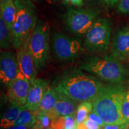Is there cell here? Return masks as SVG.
I'll return each mask as SVG.
<instances>
[{
    "label": "cell",
    "instance_id": "6da1fadb",
    "mask_svg": "<svg viewBox=\"0 0 129 129\" xmlns=\"http://www.w3.org/2000/svg\"><path fill=\"white\" fill-rule=\"evenodd\" d=\"M103 85L96 77L84 73L81 69L75 68L64 72L53 88L58 94L76 102H93Z\"/></svg>",
    "mask_w": 129,
    "mask_h": 129
},
{
    "label": "cell",
    "instance_id": "7a4b0ae2",
    "mask_svg": "<svg viewBox=\"0 0 129 129\" xmlns=\"http://www.w3.org/2000/svg\"><path fill=\"white\" fill-rule=\"evenodd\" d=\"M127 92L122 83L104 85L98 96L93 102V111L105 124H120L125 122L122 118L121 107Z\"/></svg>",
    "mask_w": 129,
    "mask_h": 129
},
{
    "label": "cell",
    "instance_id": "3957f363",
    "mask_svg": "<svg viewBox=\"0 0 129 129\" xmlns=\"http://www.w3.org/2000/svg\"><path fill=\"white\" fill-rule=\"evenodd\" d=\"M79 69L109 84L122 83L128 74L121 62L111 55L87 56L81 63Z\"/></svg>",
    "mask_w": 129,
    "mask_h": 129
},
{
    "label": "cell",
    "instance_id": "277c9868",
    "mask_svg": "<svg viewBox=\"0 0 129 129\" xmlns=\"http://www.w3.org/2000/svg\"><path fill=\"white\" fill-rule=\"evenodd\" d=\"M17 14L13 28L14 48L17 50L22 43L30 38L37 23L36 7L30 0H17L14 2Z\"/></svg>",
    "mask_w": 129,
    "mask_h": 129
},
{
    "label": "cell",
    "instance_id": "5b68a950",
    "mask_svg": "<svg viewBox=\"0 0 129 129\" xmlns=\"http://www.w3.org/2000/svg\"><path fill=\"white\" fill-rule=\"evenodd\" d=\"M111 32V21L107 18L99 17L85 35L84 48L92 54L106 52L110 46Z\"/></svg>",
    "mask_w": 129,
    "mask_h": 129
},
{
    "label": "cell",
    "instance_id": "8992f818",
    "mask_svg": "<svg viewBox=\"0 0 129 129\" xmlns=\"http://www.w3.org/2000/svg\"><path fill=\"white\" fill-rule=\"evenodd\" d=\"M99 13L98 8H69L63 17L66 29L77 37L85 36Z\"/></svg>",
    "mask_w": 129,
    "mask_h": 129
},
{
    "label": "cell",
    "instance_id": "52a82bcc",
    "mask_svg": "<svg viewBox=\"0 0 129 129\" xmlns=\"http://www.w3.org/2000/svg\"><path fill=\"white\" fill-rule=\"evenodd\" d=\"M49 25L39 20L30 36L29 46L37 71L44 68L49 60Z\"/></svg>",
    "mask_w": 129,
    "mask_h": 129
},
{
    "label": "cell",
    "instance_id": "ba28073f",
    "mask_svg": "<svg viewBox=\"0 0 129 129\" xmlns=\"http://www.w3.org/2000/svg\"><path fill=\"white\" fill-rule=\"evenodd\" d=\"M53 53L58 60L73 62L83 51V46L77 38L55 31L52 37Z\"/></svg>",
    "mask_w": 129,
    "mask_h": 129
},
{
    "label": "cell",
    "instance_id": "9c48e42d",
    "mask_svg": "<svg viewBox=\"0 0 129 129\" xmlns=\"http://www.w3.org/2000/svg\"><path fill=\"white\" fill-rule=\"evenodd\" d=\"M30 83L22 72L7 85V99L11 105L25 106L28 98Z\"/></svg>",
    "mask_w": 129,
    "mask_h": 129
},
{
    "label": "cell",
    "instance_id": "30bf717a",
    "mask_svg": "<svg viewBox=\"0 0 129 129\" xmlns=\"http://www.w3.org/2000/svg\"><path fill=\"white\" fill-rule=\"evenodd\" d=\"M29 41V38L22 43L17 50V61L20 72L28 79L30 84H32L37 79V70L30 50Z\"/></svg>",
    "mask_w": 129,
    "mask_h": 129
},
{
    "label": "cell",
    "instance_id": "8fae6325",
    "mask_svg": "<svg viewBox=\"0 0 129 129\" xmlns=\"http://www.w3.org/2000/svg\"><path fill=\"white\" fill-rule=\"evenodd\" d=\"M18 63L14 53L3 50L0 54V79L6 85L9 84L19 72Z\"/></svg>",
    "mask_w": 129,
    "mask_h": 129
},
{
    "label": "cell",
    "instance_id": "7c38bea8",
    "mask_svg": "<svg viewBox=\"0 0 129 129\" xmlns=\"http://www.w3.org/2000/svg\"><path fill=\"white\" fill-rule=\"evenodd\" d=\"M129 54V26L119 29L114 35L111 45V55L125 62Z\"/></svg>",
    "mask_w": 129,
    "mask_h": 129
},
{
    "label": "cell",
    "instance_id": "4fadbf2b",
    "mask_svg": "<svg viewBox=\"0 0 129 129\" xmlns=\"http://www.w3.org/2000/svg\"><path fill=\"white\" fill-rule=\"evenodd\" d=\"M49 87L43 78H37L33 84H30L26 107L29 110L37 113L40 104Z\"/></svg>",
    "mask_w": 129,
    "mask_h": 129
},
{
    "label": "cell",
    "instance_id": "5bb4252c",
    "mask_svg": "<svg viewBox=\"0 0 129 129\" xmlns=\"http://www.w3.org/2000/svg\"><path fill=\"white\" fill-rule=\"evenodd\" d=\"M58 95L59 99L53 111V113L56 117L75 115L78 107L77 105L79 103L72 101L66 96L59 94Z\"/></svg>",
    "mask_w": 129,
    "mask_h": 129
},
{
    "label": "cell",
    "instance_id": "9a60e30c",
    "mask_svg": "<svg viewBox=\"0 0 129 129\" xmlns=\"http://www.w3.org/2000/svg\"><path fill=\"white\" fill-rule=\"evenodd\" d=\"M16 14L17 9L13 1L0 4V17H2L12 32L16 20Z\"/></svg>",
    "mask_w": 129,
    "mask_h": 129
},
{
    "label": "cell",
    "instance_id": "2e32d148",
    "mask_svg": "<svg viewBox=\"0 0 129 129\" xmlns=\"http://www.w3.org/2000/svg\"><path fill=\"white\" fill-rule=\"evenodd\" d=\"M59 99L57 93L53 88L48 87L40 104L38 112L48 114L53 111Z\"/></svg>",
    "mask_w": 129,
    "mask_h": 129
},
{
    "label": "cell",
    "instance_id": "e0dca14e",
    "mask_svg": "<svg viewBox=\"0 0 129 129\" xmlns=\"http://www.w3.org/2000/svg\"><path fill=\"white\" fill-rule=\"evenodd\" d=\"M25 106H17L11 105L6 111L1 119L0 125L3 128H8L14 125L16 121L18 118L21 110Z\"/></svg>",
    "mask_w": 129,
    "mask_h": 129
},
{
    "label": "cell",
    "instance_id": "ac0fdd59",
    "mask_svg": "<svg viewBox=\"0 0 129 129\" xmlns=\"http://www.w3.org/2000/svg\"><path fill=\"white\" fill-rule=\"evenodd\" d=\"M0 47L4 50L14 47L13 33L2 17H0Z\"/></svg>",
    "mask_w": 129,
    "mask_h": 129
},
{
    "label": "cell",
    "instance_id": "d6986e66",
    "mask_svg": "<svg viewBox=\"0 0 129 129\" xmlns=\"http://www.w3.org/2000/svg\"><path fill=\"white\" fill-rule=\"evenodd\" d=\"M36 124V113L32 112L25 106L20 111L14 125H25L32 128Z\"/></svg>",
    "mask_w": 129,
    "mask_h": 129
},
{
    "label": "cell",
    "instance_id": "ffe728a7",
    "mask_svg": "<svg viewBox=\"0 0 129 129\" xmlns=\"http://www.w3.org/2000/svg\"><path fill=\"white\" fill-rule=\"evenodd\" d=\"M93 111V103L91 102H84L80 103L77 107L75 114L77 125L84 122L88 114Z\"/></svg>",
    "mask_w": 129,
    "mask_h": 129
},
{
    "label": "cell",
    "instance_id": "44dd1931",
    "mask_svg": "<svg viewBox=\"0 0 129 129\" xmlns=\"http://www.w3.org/2000/svg\"><path fill=\"white\" fill-rule=\"evenodd\" d=\"M51 122V119L47 113L41 112L36 113V124L35 125L42 128H49Z\"/></svg>",
    "mask_w": 129,
    "mask_h": 129
},
{
    "label": "cell",
    "instance_id": "7402d4cb",
    "mask_svg": "<svg viewBox=\"0 0 129 129\" xmlns=\"http://www.w3.org/2000/svg\"><path fill=\"white\" fill-rule=\"evenodd\" d=\"M121 114L124 121L129 123V90L127 91L122 102Z\"/></svg>",
    "mask_w": 129,
    "mask_h": 129
},
{
    "label": "cell",
    "instance_id": "603a6c76",
    "mask_svg": "<svg viewBox=\"0 0 129 129\" xmlns=\"http://www.w3.org/2000/svg\"><path fill=\"white\" fill-rule=\"evenodd\" d=\"M50 127L54 129H65L64 117H58L51 120Z\"/></svg>",
    "mask_w": 129,
    "mask_h": 129
},
{
    "label": "cell",
    "instance_id": "cb8c5ba5",
    "mask_svg": "<svg viewBox=\"0 0 129 129\" xmlns=\"http://www.w3.org/2000/svg\"><path fill=\"white\" fill-rule=\"evenodd\" d=\"M117 11L121 14H129V0H121L117 5Z\"/></svg>",
    "mask_w": 129,
    "mask_h": 129
},
{
    "label": "cell",
    "instance_id": "d4e9b609",
    "mask_svg": "<svg viewBox=\"0 0 129 129\" xmlns=\"http://www.w3.org/2000/svg\"><path fill=\"white\" fill-rule=\"evenodd\" d=\"M65 118V129H73L77 127L75 115H67Z\"/></svg>",
    "mask_w": 129,
    "mask_h": 129
},
{
    "label": "cell",
    "instance_id": "484cf974",
    "mask_svg": "<svg viewBox=\"0 0 129 129\" xmlns=\"http://www.w3.org/2000/svg\"><path fill=\"white\" fill-rule=\"evenodd\" d=\"M87 119H88V120L93 121L94 122L101 125L102 127H104L106 124L104 123V122L102 120V119L100 118V117L96 113H95L94 111H92L91 112L88 114L87 116Z\"/></svg>",
    "mask_w": 129,
    "mask_h": 129
},
{
    "label": "cell",
    "instance_id": "4316f807",
    "mask_svg": "<svg viewBox=\"0 0 129 129\" xmlns=\"http://www.w3.org/2000/svg\"><path fill=\"white\" fill-rule=\"evenodd\" d=\"M61 1L64 5L74 6L77 8H81L84 6V0H61Z\"/></svg>",
    "mask_w": 129,
    "mask_h": 129
},
{
    "label": "cell",
    "instance_id": "83f0119b",
    "mask_svg": "<svg viewBox=\"0 0 129 129\" xmlns=\"http://www.w3.org/2000/svg\"><path fill=\"white\" fill-rule=\"evenodd\" d=\"M128 127L129 123L125 122L120 124H106L104 127V129H128Z\"/></svg>",
    "mask_w": 129,
    "mask_h": 129
},
{
    "label": "cell",
    "instance_id": "f1b7e54d",
    "mask_svg": "<svg viewBox=\"0 0 129 129\" xmlns=\"http://www.w3.org/2000/svg\"><path fill=\"white\" fill-rule=\"evenodd\" d=\"M86 7L98 8V6L103 3V0H84Z\"/></svg>",
    "mask_w": 129,
    "mask_h": 129
},
{
    "label": "cell",
    "instance_id": "f546056e",
    "mask_svg": "<svg viewBox=\"0 0 129 129\" xmlns=\"http://www.w3.org/2000/svg\"><path fill=\"white\" fill-rule=\"evenodd\" d=\"M84 123L88 129H101L102 127L101 125L88 119H86L84 121Z\"/></svg>",
    "mask_w": 129,
    "mask_h": 129
},
{
    "label": "cell",
    "instance_id": "4dcf8cb0",
    "mask_svg": "<svg viewBox=\"0 0 129 129\" xmlns=\"http://www.w3.org/2000/svg\"><path fill=\"white\" fill-rule=\"evenodd\" d=\"M121 0H103V3L108 8L114 7L118 4Z\"/></svg>",
    "mask_w": 129,
    "mask_h": 129
},
{
    "label": "cell",
    "instance_id": "1f68e13d",
    "mask_svg": "<svg viewBox=\"0 0 129 129\" xmlns=\"http://www.w3.org/2000/svg\"><path fill=\"white\" fill-rule=\"evenodd\" d=\"M31 128H29L28 127L25 126V125H13V126L9 127L6 129H30Z\"/></svg>",
    "mask_w": 129,
    "mask_h": 129
},
{
    "label": "cell",
    "instance_id": "d6a6232c",
    "mask_svg": "<svg viewBox=\"0 0 129 129\" xmlns=\"http://www.w3.org/2000/svg\"><path fill=\"white\" fill-rule=\"evenodd\" d=\"M77 129H88L86 125L85 124L84 122H82V123L80 124L77 125Z\"/></svg>",
    "mask_w": 129,
    "mask_h": 129
},
{
    "label": "cell",
    "instance_id": "836d02e7",
    "mask_svg": "<svg viewBox=\"0 0 129 129\" xmlns=\"http://www.w3.org/2000/svg\"><path fill=\"white\" fill-rule=\"evenodd\" d=\"M17 0H0V4H4V3L10 2V1H13V2H15Z\"/></svg>",
    "mask_w": 129,
    "mask_h": 129
},
{
    "label": "cell",
    "instance_id": "e575fe53",
    "mask_svg": "<svg viewBox=\"0 0 129 129\" xmlns=\"http://www.w3.org/2000/svg\"><path fill=\"white\" fill-rule=\"evenodd\" d=\"M33 128L34 129H48V128H42V127H38V126H37V125H35L33 127Z\"/></svg>",
    "mask_w": 129,
    "mask_h": 129
},
{
    "label": "cell",
    "instance_id": "d590c367",
    "mask_svg": "<svg viewBox=\"0 0 129 129\" xmlns=\"http://www.w3.org/2000/svg\"><path fill=\"white\" fill-rule=\"evenodd\" d=\"M125 62H128V63H129V54H128V56H127V57L126 60H125Z\"/></svg>",
    "mask_w": 129,
    "mask_h": 129
},
{
    "label": "cell",
    "instance_id": "8d00e7d4",
    "mask_svg": "<svg viewBox=\"0 0 129 129\" xmlns=\"http://www.w3.org/2000/svg\"><path fill=\"white\" fill-rule=\"evenodd\" d=\"M33 1H40V0H33Z\"/></svg>",
    "mask_w": 129,
    "mask_h": 129
},
{
    "label": "cell",
    "instance_id": "74e56055",
    "mask_svg": "<svg viewBox=\"0 0 129 129\" xmlns=\"http://www.w3.org/2000/svg\"><path fill=\"white\" fill-rule=\"evenodd\" d=\"M48 129H54V128H51V127H50V128H48Z\"/></svg>",
    "mask_w": 129,
    "mask_h": 129
},
{
    "label": "cell",
    "instance_id": "f35d334b",
    "mask_svg": "<svg viewBox=\"0 0 129 129\" xmlns=\"http://www.w3.org/2000/svg\"><path fill=\"white\" fill-rule=\"evenodd\" d=\"M73 129H77V127H75V128H73Z\"/></svg>",
    "mask_w": 129,
    "mask_h": 129
},
{
    "label": "cell",
    "instance_id": "ab89813d",
    "mask_svg": "<svg viewBox=\"0 0 129 129\" xmlns=\"http://www.w3.org/2000/svg\"><path fill=\"white\" fill-rule=\"evenodd\" d=\"M30 129H34V128H33V127H32V128H31Z\"/></svg>",
    "mask_w": 129,
    "mask_h": 129
},
{
    "label": "cell",
    "instance_id": "60d3db41",
    "mask_svg": "<svg viewBox=\"0 0 129 129\" xmlns=\"http://www.w3.org/2000/svg\"><path fill=\"white\" fill-rule=\"evenodd\" d=\"M54 1H57V0H54Z\"/></svg>",
    "mask_w": 129,
    "mask_h": 129
},
{
    "label": "cell",
    "instance_id": "b9f144b4",
    "mask_svg": "<svg viewBox=\"0 0 129 129\" xmlns=\"http://www.w3.org/2000/svg\"><path fill=\"white\" fill-rule=\"evenodd\" d=\"M101 129H102V128H101Z\"/></svg>",
    "mask_w": 129,
    "mask_h": 129
}]
</instances>
